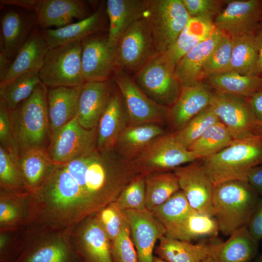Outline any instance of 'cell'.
I'll return each instance as SVG.
<instances>
[{"label":"cell","instance_id":"cell-1","mask_svg":"<svg viewBox=\"0 0 262 262\" xmlns=\"http://www.w3.org/2000/svg\"><path fill=\"white\" fill-rule=\"evenodd\" d=\"M77 199L94 214L115 201L122 191L138 174L130 162L114 149L97 148L79 159L63 164Z\"/></svg>","mask_w":262,"mask_h":262},{"label":"cell","instance_id":"cell-2","mask_svg":"<svg viewBox=\"0 0 262 262\" xmlns=\"http://www.w3.org/2000/svg\"><path fill=\"white\" fill-rule=\"evenodd\" d=\"M48 89L41 82L32 95L10 111L17 159L36 148L47 149L51 140L48 111Z\"/></svg>","mask_w":262,"mask_h":262},{"label":"cell","instance_id":"cell-3","mask_svg":"<svg viewBox=\"0 0 262 262\" xmlns=\"http://www.w3.org/2000/svg\"><path fill=\"white\" fill-rule=\"evenodd\" d=\"M201 164L214 186L230 180L247 182L250 170L262 164L261 136L236 140L218 153L202 159Z\"/></svg>","mask_w":262,"mask_h":262},{"label":"cell","instance_id":"cell-4","mask_svg":"<svg viewBox=\"0 0 262 262\" xmlns=\"http://www.w3.org/2000/svg\"><path fill=\"white\" fill-rule=\"evenodd\" d=\"M259 199L258 194L248 182L230 180L214 186L213 217L219 231L230 236L246 226Z\"/></svg>","mask_w":262,"mask_h":262},{"label":"cell","instance_id":"cell-5","mask_svg":"<svg viewBox=\"0 0 262 262\" xmlns=\"http://www.w3.org/2000/svg\"><path fill=\"white\" fill-rule=\"evenodd\" d=\"M70 232L26 227L12 262H78Z\"/></svg>","mask_w":262,"mask_h":262},{"label":"cell","instance_id":"cell-6","mask_svg":"<svg viewBox=\"0 0 262 262\" xmlns=\"http://www.w3.org/2000/svg\"><path fill=\"white\" fill-rule=\"evenodd\" d=\"M146 16L157 55L176 41L191 16L181 0H148Z\"/></svg>","mask_w":262,"mask_h":262},{"label":"cell","instance_id":"cell-7","mask_svg":"<svg viewBox=\"0 0 262 262\" xmlns=\"http://www.w3.org/2000/svg\"><path fill=\"white\" fill-rule=\"evenodd\" d=\"M82 52L81 41L49 49L39 70L41 82L49 88L82 85Z\"/></svg>","mask_w":262,"mask_h":262},{"label":"cell","instance_id":"cell-8","mask_svg":"<svg viewBox=\"0 0 262 262\" xmlns=\"http://www.w3.org/2000/svg\"><path fill=\"white\" fill-rule=\"evenodd\" d=\"M197 160L194 153L178 142L172 132L154 139L130 162L138 174L145 176L170 171Z\"/></svg>","mask_w":262,"mask_h":262},{"label":"cell","instance_id":"cell-9","mask_svg":"<svg viewBox=\"0 0 262 262\" xmlns=\"http://www.w3.org/2000/svg\"><path fill=\"white\" fill-rule=\"evenodd\" d=\"M141 90L153 101L167 108L179 96L181 85L175 69L156 55L135 74L133 79Z\"/></svg>","mask_w":262,"mask_h":262},{"label":"cell","instance_id":"cell-10","mask_svg":"<svg viewBox=\"0 0 262 262\" xmlns=\"http://www.w3.org/2000/svg\"><path fill=\"white\" fill-rule=\"evenodd\" d=\"M97 141V127L83 128L76 116L52 135L47 151L55 164H65L92 152Z\"/></svg>","mask_w":262,"mask_h":262},{"label":"cell","instance_id":"cell-11","mask_svg":"<svg viewBox=\"0 0 262 262\" xmlns=\"http://www.w3.org/2000/svg\"><path fill=\"white\" fill-rule=\"evenodd\" d=\"M145 16L131 25L117 43V68L135 73L156 55Z\"/></svg>","mask_w":262,"mask_h":262},{"label":"cell","instance_id":"cell-12","mask_svg":"<svg viewBox=\"0 0 262 262\" xmlns=\"http://www.w3.org/2000/svg\"><path fill=\"white\" fill-rule=\"evenodd\" d=\"M119 89L130 124H161L167 116V108L151 100L124 70L117 68L112 79Z\"/></svg>","mask_w":262,"mask_h":262},{"label":"cell","instance_id":"cell-13","mask_svg":"<svg viewBox=\"0 0 262 262\" xmlns=\"http://www.w3.org/2000/svg\"><path fill=\"white\" fill-rule=\"evenodd\" d=\"M210 106L235 140L260 135L261 127L246 98L215 92Z\"/></svg>","mask_w":262,"mask_h":262},{"label":"cell","instance_id":"cell-14","mask_svg":"<svg viewBox=\"0 0 262 262\" xmlns=\"http://www.w3.org/2000/svg\"><path fill=\"white\" fill-rule=\"evenodd\" d=\"M82 65L85 82L111 79L117 68V45L110 41L108 34H93L81 41Z\"/></svg>","mask_w":262,"mask_h":262},{"label":"cell","instance_id":"cell-15","mask_svg":"<svg viewBox=\"0 0 262 262\" xmlns=\"http://www.w3.org/2000/svg\"><path fill=\"white\" fill-rule=\"evenodd\" d=\"M70 242L81 262H113L111 242L99 225L95 214L76 225L70 232Z\"/></svg>","mask_w":262,"mask_h":262},{"label":"cell","instance_id":"cell-16","mask_svg":"<svg viewBox=\"0 0 262 262\" xmlns=\"http://www.w3.org/2000/svg\"><path fill=\"white\" fill-rule=\"evenodd\" d=\"M172 172L190 206L197 212L213 217V196L214 186L201 163H192Z\"/></svg>","mask_w":262,"mask_h":262},{"label":"cell","instance_id":"cell-17","mask_svg":"<svg viewBox=\"0 0 262 262\" xmlns=\"http://www.w3.org/2000/svg\"><path fill=\"white\" fill-rule=\"evenodd\" d=\"M262 21V0H232L215 17V28L231 37L252 33Z\"/></svg>","mask_w":262,"mask_h":262},{"label":"cell","instance_id":"cell-18","mask_svg":"<svg viewBox=\"0 0 262 262\" xmlns=\"http://www.w3.org/2000/svg\"><path fill=\"white\" fill-rule=\"evenodd\" d=\"M123 212L130 227L138 262H153L155 245L165 236V228L147 210Z\"/></svg>","mask_w":262,"mask_h":262},{"label":"cell","instance_id":"cell-19","mask_svg":"<svg viewBox=\"0 0 262 262\" xmlns=\"http://www.w3.org/2000/svg\"><path fill=\"white\" fill-rule=\"evenodd\" d=\"M37 26L35 13L11 8L0 18V53L13 61Z\"/></svg>","mask_w":262,"mask_h":262},{"label":"cell","instance_id":"cell-20","mask_svg":"<svg viewBox=\"0 0 262 262\" xmlns=\"http://www.w3.org/2000/svg\"><path fill=\"white\" fill-rule=\"evenodd\" d=\"M112 79L103 82H85L80 94L77 120L83 128L97 127L115 92Z\"/></svg>","mask_w":262,"mask_h":262},{"label":"cell","instance_id":"cell-21","mask_svg":"<svg viewBox=\"0 0 262 262\" xmlns=\"http://www.w3.org/2000/svg\"><path fill=\"white\" fill-rule=\"evenodd\" d=\"M229 236L224 242L212 241L205 262H250L257 255L259 242L246 226Z\"/></svg>","mask_w":262,"mask_h":262},{"label":"cell","instance_id":"cell-22","mask_svg":"<svg viewBox=\"0 0 262 262\" xmlns=\"http://www.w3.org/2000/svg\"><path fill=\"white\" fill-rule=\"evenodd\" d=\"M93 13L82 0H40L35 12L37 25L42 30L61 28L71 24L74 18L82 20Z\"/></svg>","mask_w":262,"mask_h":262},{"label":"cell","instance_id":"cell-23","mask_svg":"<svg viewBox=\"0 0 262 262\" xmlns=\"http://www.w3.org/2000/svg\"><path fill=\"white\" fill-rule=\"evenodd\" d=\"M106 9L100 6L90 16L79 21L55 29L42 30L49 49L83 39L106 30Z\"/></svg>","mask_w":262,"mask_h":262},{"label":"cell","instance_id":"cell-24","mask_svg":"<svg viewBox=\"0 0 262 262\" xmlns=\"http://www.w3.org/2000/svg\"><path fill=\"white\" fill-rule=\"evenodd\" d=\"M213 93L209 87L201 82L181 86L178 98L167 112V116L173 127L177 131L181 129L209 106Z\"/></svg>","mask_w":262,"mask_h":262},{"label":"cell","instance_id":"cell-25","mask_svg":"<svg viewBox=\"0 0 262 262\" xmlns=\"http://www.w3.org/2000/svg\"><path fill=\"white\" fill-rule=\"evenodd\" d=\"M224 34L216 28L208 38L196 45L177 63L175 73L181 86L200 82L203 66Z\"/></svg>","mask_w":262,"mask_h":262},{"label":"cell","instance_id":"cell-26","mask_svg":"<svg viewBox=\"0 0 262 262\" xmlns=\"http://www.w3.org/2000/svg\"><path fill=\"white\" fill-rule=\"evenodd\" d=\"M129 124L121 94L115 91L97 126V149H113L117 138Z\"/></svg>","mask_w":262,"mask_h":262},{"label":"cell","instance_id":"cell-27","mask_svg":"<svg viewBox=\"0 0 262 262\" xmlns=\"http://www.w3.org/2000/svg\"><path fill=\"white\" fill-rule=\"evenodd\" d=\"M215 29L213 20L191 17L174 43L159 55L168 65L175 69L183 56L208 38Z\"/></svg>","mask_w":262,"mask_h":262},{"label":"cell","instance_id":"cell-28","mask_svg":"<svg viewBox=\"0 0 262 262\" xmlns=\"http://www.w3.org/2000/svg\"><path fill=\"white\" fill-rule=\"evenodd\" d=\"M82 85L48 89V111L51 136L77 116Z\"/></svg>","mask_w":262,"mask_h":262},{"label":"cell","instance_id":"cell-29","mask_svg":"<svg viewBox=\"0 0 262 262\" xmlns=\"http://www.w3.org/2000/svg\"><path fill=\"white\" fill-rule=\"evenodd\" d=\"M165 133L161 124H129L117 138L113 149L121 158L131 162L154 139Z\"/></svg>","mask_w":262,"mask_h":262},{"label":"cell","instance_id":"cell-30","mask_svg":"<svg viewBox=\"0 0 262 262\" xmlns=\"http://www.w3.org/2000/svg\"><path fill=\"white\" fill-rule=\"evenodd\" d=\"M105 9L109 19L108 37L110 41L117 45L125 31L145 16L147 0H108Z\"/></svg>","mask_w":262,"mask_h":262},{"label":"cell","instance_id":"cell-31","mask_svg":"<svg viewBox=\"0 0 262 262\" xmlns=\"http://www.w3.org/2000/svg\"><path fill=\"white\" fill-rule=\"evenodd\" d=\"M49 49L42 32L39 31L36 26L17 52L8 73L0 82V86L5 85L26 72L39 70Z\"/></svg>","mask_w":262,"mask_h":262},{"label":"cell","instance_id":"cell-32","mask_svg":"<svg viewBox=\"0 0 262 262\" xmlns=\"http://www.w3.org/2000/svg\"><path fill=\"white\" fill-rule=\"evenodd\" d=\"M31 195L0 189V231L16 230L31 223Z\"/></svg>","mask_w":262,"mask_h":262},{"label":"cell","instance_id":"cell-33","mask_svg":"<svg viewBox=\"0 0 262 262\" xmlns=\"http://www.w3.org/2000/svg\"><path fill=\"white\" fill-rule=\"evenodd\" d=\"M167 237L188 242L216 237L219 231L215 219L193 210L178 222L165 228Z\"/></svg>","mask_w":262,"mask_h":262},{"label":"cell","instance_id":"cell-34","mask_svg":"<svg viewBox=\"0 0 262 262\" xmlns=\"http://www.w3.org/2000/svg\"><path fill=\"white\" fill-rule=\"evenodd\" d=\"M17 164L31 194L41 187L56 164L50 158L47 149L41 148L33 149L23 153L18 157Z\"/></svg>","mask_w":262,"mask_h":262},{"label":"cell","instance_id":"cell-35","mask_svg":"<svg viewBox=\"0 0 262 262\" xmlns=\"http://www.w3.org/2000/svg\"><path fill=\"white\" fill-rule=\"evenodd\" d=\"M155 253L167 262H205L212 241H200L196 244L164 236L159 240Z\"/></svg>","mask_w":262,"mask_h":262},{"label":"cell","instance_id":"cell-36","mask_svg":"<svg viewBox=\"0 0 262 262\" xmlns=\"http://www.w3.org/2000/svg\"><path fill=\"white\" fill-rule=\"evenodd\" d=\"M208 82L216 93L245 98L262 89L259 75H245L233 71L209 76Z\"/></svg>","mask_w":262,"mask_h":262},{"label":"cell","instance_id":"cell-37","mask_svg":"<svg viewBox=\"0 0 262 262\" xmlns=\"http://www.w3.org/2000/svg\"><path fill=\"white\" fill-rule=\"evenodd\" d=\"M232 38L230 63L223 73L233 71L245 75H258V49L254 31Z\"/></svg>","mask_w":262,"mask_h":262},{"label":"cell","instance_id":"cell-38","mask_svg":"<svg viewBox=\"0 0 262 262\" xmlns=\"http://www.w3.org/2000/svg\"><path fill=\"white\" fill-rule=\"evenodd\" d=\"M146 206L149 211L159 207L180 190L177 178L171 171L145 176Z\"/></svg>","mask_w":262,"mask_h":262},{"label":"cell","instance_id":"cell-39","mask_svg":"<svg viewBox=\"0 0 262 262\" xmlns=\"http://www.w3.org/2000/svg\"><path fill=\"white\" fill-rule=\"evenodd\" d=\"M227 127L221 121L209 127L188 149L198 159H204L220 151L234 142Z\"/></svg>","mask_w":262,"mask_h":262},{"label":"cell","instance_id":"cell-40","mask_svg":"<svg viewBox=\"0 0 262 262\" xmlns=\"http://www.w3.org/2000/svg\"><path fill=\"white\" fill-rule=\"evenodd\" d=\"M40 82L39 70L26 72L0 86V100L9 111L13 110L32 95Z\"/></svg>","mask_w":262,"mask_h":262},{"label":"cell","instance_id":"cell-41","mask_svg":"<svg viewBox=\"0 0 262 262\" xmlns=\"http://www.w3.org/2000/svg\"><path fill=\"white\" fill-rule=\"evenodd\" d=\"M220 121L209 105L191 119L183 128L173 132L175 138L187 148L209 127Z\"/></svg>","mask_w":262,"mask_h":262},{"label":"cell","instance_id":"cell-42","mask_svg":"<svg viewBox=\"0 0 262 262\" xmlns=\"http://www.w3.org/2000/svg\"><path fill=\"white\" fill-rule=\"evenodd\" d=\"M0 189L15 193H29L16 158L0 147Z\"/></svg>","mask_w":262,"mask_h":262},{"label":"cell","instance_id":"cell-43","mask_svg":"<svg viewBox=\"0 0 262 262\" xmlns=\"http://www.w3.org/2000/svg\"><path fill=\"white\" fill-rule=\"evenodd\" d=\"M193 210L183 192L180 190L151 212L165 228L178 222Z\"/></svg>","mask_w":262,"mask_h":262},{"label":"cell","instance_id":"cell-44","mask_svg":"<svg viewBox=\"0 0 262 262\" xmlns=\"http://www.w3.org/2000/svg\"><path fill=\"white\" fill-rule=\"evenodd\" d=\"M232 46V37L224 34L206 61L201 78L223 73L226 69L230 63Z\"/></svg>","mask_w":262,"mask_h":262},{"label":"cell","instance_id":"cell-45","mask_svg":"<svg viewBox=\"0 0 262 262\" xmlns=\"http://www.w3.org/2000/svg\"><path fill=\"white\" fill-rule=\"evenodd\" d=\"M123 211H143L146 206L145 176L139 175L120 193L115 201Z\"/></svg>","mask_w":262,"mask_h":262},{"label":"cell","instance_id":"cell-46","mask_svg":"<svg viewBox=\"0 0 262 262\" xmlns=\"http://www.w3.org/2000/svg\"><path fill=\"white\" fill-rule=\"evenodd\" d=\"M95 214L99 225L111 242L118 235L126 221L123 211L116 201L108 204Z\"/></svg>","mask_w":262,"mask_h":262},{"label":"cell","instance_id":"cell-47","mask_svg":"<svg viewBox=\"0 0 262 262\" xmlns=\"http://www.w3.org/2000/svg\"><path fill=\"white\" fill-rule=\"evenodd\" d=\"M113 262H138L129 225L126 220L117 237L111 242Z\"/></svg>","mask_w":262,"mask_h":262},{"label":"cell","instance_id":"cell-48","mask_svg":"<svg viewBox=\"0 0 262 262\" xmlns=\"http://www.w3.org/2000/svg\"><path fill=\"white\" fill-rule=\"evenodd\" d=\"M191 17L212 20L221 12L222 1L216 0H181Z\"/></svg>","mask_w":262,"mask_h":262},{"label":"cell","instance_id":"cell-49","mask_svg":"<svg viewBox=\"0 0 262 262\" xmlns=\"http://www.w3.org/2000/svg\"><path fill=\"white\" fill-rule=\"evenodd\" d=\"M0 147L17 160L10 111L4 103L0 100Z\"/></svg>","mask_w":262,"mask_h":262},{"label":"cell","instance_id":"cell-50","mask_svg":"<svg viewBox=\"0 0 262 262\" xmlns=\"http://www.w3.org/2000/svg\"><path fill=\"white\" fill-rule=\"evenodd\" d=\"M246 227L256 240L262 239V199H259Z\"/></svg>","mask_w":262,"mask_h":262},{"label":"cell","instance_id":"cell-51","mask_svg":"<svg viewBox=\"0 0 262 262\" xmlns=\"http://www.w3.org/2000/svg\"><path fill=\"white\" fill-rule=\"evenodd\" d=\"M247 182L258 194L262 195V164L250 170Z\"/></svg>","mask_w":262,"mask_h":262},{"label":"cell","instance_id":"cell-52","mask_svg":"<svg viewBox=\"0 0 262 262\" xmlns=\"http://www.w3.org/2000/svg\"><path fill=\"white\" fill-rule=\"evenodd\" d=\"M258 122H262V89L246 98Z\"/></svg>","mask_w":262,"mask_h":262},{"label":"cell","instance_id":"cell-53","mask_svg":"<svg viewBox=\"0 0 262 262\" xmlns=\"http://www.w3.org/2000/svg\"><path fill=\"white\" fill-rule=\"evenodd\" d=\"M40 0H0L3 5H12L19 7L25 11L35 13Z\"/></svg>","mask_w":262,"mask_h":262},{"label":"cell","instance_id":"cell-54","mask_svg":"<svg viewBox=\"0 0 262 262\" xmlns=\"http://www.w3.org/2000/svg\"><path fill=\"white\" fill-rule=\"evenodd\" d=\"M258 49L257 73H262V24H260L254 31Z\"/></svg>","mask_w":262,"mask_h":262},{"label":"cell","instance_id":"cell-55","mask_svg":"<svg viewBox=\"0 0 262 262\" xmlns=\"http://www.w3.org/2000/svg\"><path fill=\"white\" fill-rule=\"evenodd\" d=\"M13 61L0 53V82L5 78L12 65Z\"/></svg>","mask_w":262,"mask_h":262},{"label":"cell","instance_id":"cell-56","mask_svg":"<svg viewBox=\"0 0 262 262\" xmlns=\"http://www.w3.org/2000/svg\"><path fill=\"white\" fill-rule=\"evenodd\" d=\"M250 262H262V254L257 255Z\"/></svg>","mask_w":262,"mask_h":262},{"label":"cell","instance_id":"cell-57","mask_svg":"<svg viewBox=\"0 0 262 262\" xmlns=\"http://www.w3.org/2000/svg\"><path fill=\"white\" fill-rule=\"evenodd\" d=\"M153 262H167L158 257L154 256Z\"/></svg>","mask_w":262,"mask_h":262},{"label":"cell","instance_id":"cell-58","mask_svg":"<svg viewBox=\"0 0 262 262\" xmlns=\"http://www.w3.org/2000/svg\"><path fill=\"white\" fill-rule=\"evenodd\" d=\"M258 124H259V125L260 126L261 129V131L260 135H261V138L262 139V122H258Z\"/></svg>","mask_w":262,"mask_h":262},{"label":"cell","instance_id":"cell-59","mask_svg":"<svg viewBox=\"0 0 262 262\" xmlns=\"http://www.w3.org/2000/svg\"><path fill=\"white\" fill-rule=\"evenodd\" d=\"M260 77H261V79H262V76H260Z\"/></svg>","mask_w":262,"mask_h":262}]
</instances>
